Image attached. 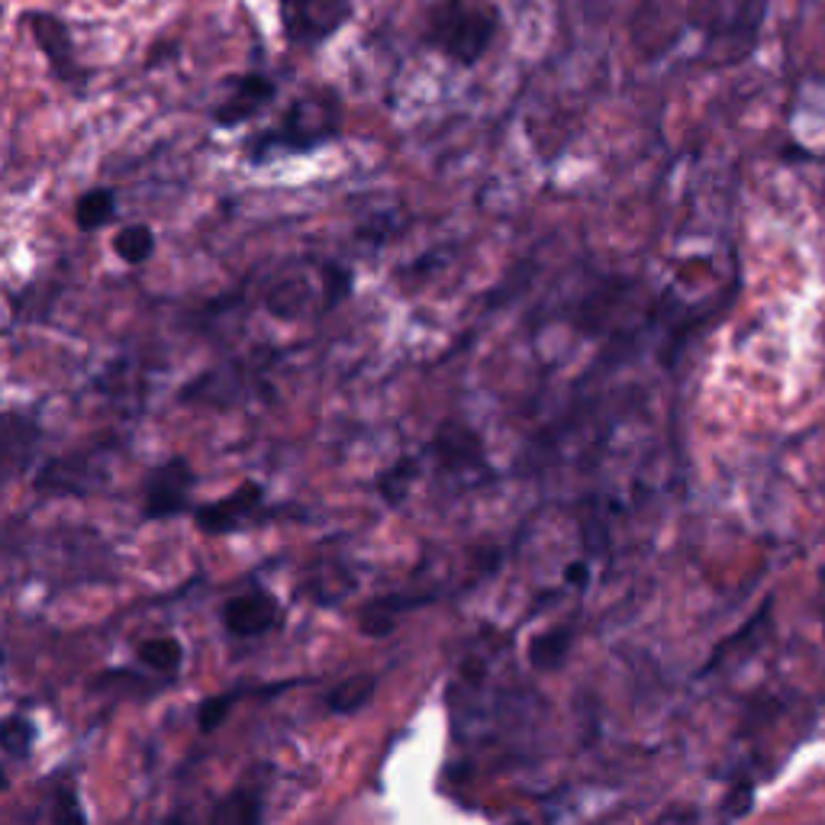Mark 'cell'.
<instances>
[{"label": "cell", "mask_w": 825, "mask_h": 825, "mask_svg": "<svg viewBox=\"0 0 825 825\" xmlns=\"http://www.w3.org/2000/svg\"><path fill=\"white\" fill-rule=\"evenodd\" d=\"M342 133V100L333 88H313L290 100L284 116L265 133L252 136L246 155L252 165H265L284 155H310L329 146Z\"/></svg>", "instance_id": "cell-1"}, {"label": "cell", "mask_w": 825, "mask_h": 825, "mask_svg": "<svg viewBox=\"0 0 825 825\" xmlns=\"http://www.w3.org/2000/svg\"><path fill=\"white\" fill-rule=\"evenodd\" d=\"M500 7L490 0H439L429 7L423 42L461 68H474L500 33Z\"/></svg>", "instance_id": "cell-2"}, {"label": "cell", "mask_w": 825, "mask_h": 825, "mask_svg": "<svg viewBox=\"0 0 825 825\" xmlns=\"http://www.w3.org/2000/svg\"><path fill=\"white\" fill-rule=\"evenodd\" d=\"M352 293V272L342 265L290 268L265 293V310L275 320H303L310 313H329Z\"/></svg>", "instance_id": "cell-3"}, {"label": "cell", "mask_w": 825, "mask_h": 825, "mask_svg": "<svg viewBox=\"0 0 825 825\" xmlns=\"http://www.w3.org/2000/svg\"><path fill=\"white\" fill-rule=\"evenodd\" d=\"M355 13V0H280V26L290 46L320 49Z\"/></svg>", "instance_id": "cell-4"}, {"label": "cell", "mask_w": 825, "mask_h": 825, "mask_svg": "<svg viewBox=\"0 0 825 825\" xmlns=\"http://www.w3.org/2000/svg\"><path fill=\"white\" fill-rule=\"evenodd\" d=\"M113 455H110V446L100 442L93 449H75L68 455H59V459L46 461L42 471L33 477V487L39 493H93V490H103V484L110 480V471H113Z\"/></svg>", "instance_id": "cell-5"}, {"label": "cell", "mask_w": 825, "mask_h": 825, "mask_svg": "<svg viewBox=\"0 0 825 825\" xmlns=\"http://www.w3.org/2000/svg\"><path fill=\"white\" fill-rule=\"evenodd\" d=\"M197 471L184 455H168L142 480V520H175L190 510Z\"/></svg>", "instance_id": "cell-6"}, {"label": "cell", "mask_w": 825, "mask_h": 825, "mask_svg": "<svg viewBox=\"0 0 825 825\" xmlns=\"http://www.w3.org/2000/svg\"><path fill=\"white\" fill-rule=\"evenodd\" d=\"M262 507H265V484L242 480L233 493H226L220 500H207L200 507H190V513H193V526L203 536L220 539V536H233V533H242L246 526H252L259 520Z\"/></svg>", "instance_id": "cell-7"}, {"label": "cell", "mask_w": 825, "mask_h": 825, "mask_svg": "<svg viewBox=\"0 0 825 825\" xmlns=\"http://www.w3.org/2000/svg\"><path fill=\"white\" fill-rule=\"evenodd\" d=\"M220 620L233 639H262L280 626V603L275 593L252 587L246 593L229 597L220 610Z\"/></svg>", "instance_id": "cell-8"}, {"label": "cell", "mask_w": 825, "mask_h": 825, "mask_svg": "<svg viewBox=\"0 0 825 825\" xmlns=\"http://www.w3.org/2000/svg\"><path fill=\"white\" fill-rule=\"evenodd\" d=\"M42 446V426L29 413H0V487L13 484L36 461Z\"/></svg>", "instance_id": "cell-9"}, {"label": "cell", "mask_w": 825, "mask_h": 825, "mask_svg": "<svg viewBox=\"0 0 825 825\" xmlns=\"http://www.w3.org/2000/svg\"><path fill=\"white\" fill-rule=\"evenodd\" d=\"M277 97V85L265 75H236L223 100L213 107V123L220 129H236L242 123H249L252 116H259L272 100Z\"/></svg>", "instance_id": "cell-10"}, {"label": "cell", "mask_w": 825, "mask_h": 825, "mask_svg": "<svg viewBox=\"0 0 825 825\" xmlns=\"http://www.w3.org/2000/svg\"><path fill=\"white\" fill-rule=\"evenodd\" d=\"M29 29H33V39L36 46L42 49V55L49 59L52 72L59 82H78V62H75V42H72V33L68 26L55 16V13H29L26 16Z\"/></svg>", "instance_id": "cell-11"}, {"label": "cell", "mask_w": 825, "mask_h": 825, "mask_svg": "<svg viewBox=\"0 0 825 825\" xmlns=\"http://www.w3.org/2000/svg\"><path fill=\"white\" fill-rule=\"evenodd\" d=\"M242 390H246L242 367L229 362V365L210 367L200 377H193L184 387L178 400L187 403V407H229V403L242 400Z\"/></svg>", "instance_id": "cell-12"}, {"label": "cell", "mask_w": 825, "mask_h": 825, "mask_svg": "<svg viewBox=\"0 0 825 825\" xmlns=\"http://www.w3.org/2000/svg\"><path fill=\"white\" fill-rule=\"evenodd\" d=\"M433 452L442 459V464L449 467H474L480 464V439L461 426V423H446L439 433H436V442H433Z\"/></svg>", "instance_id": "cell-13"}, {"label": "cell", "mask_w": 825, "mask_h": 825, "mask_svg": "<svg viewBox=\"0 0 825 825\" xmlns=\"http://www.w3.org/2000/svg\"><path fill=\"white\" fill-rule=\"evenodd\" d=\"M265 816V800L259 790H249V787H239L233 790L229 797H223L216 803V810L210 813V823L216 825H255L262 823Z\"/></svg>", "instance_id": "cell-14"}, {"label": "cell", "mask_w": 825, "mask_h": 825, "mask_svg": "<svg viewBox=\"0 0 825 825\" xmlns=\"http://www.w3.org/2000/svg\"><path fill=\"white\" fill-rule=\"evenodd\" d=\"M116 220V190L113 187H91L75 200V223L82 233H97Z\"/></svg>", "instance_id": "cell-15"}, {"label": "cell", "mask_w": 825, "mask_h": 825, "mask_svg": "<svg viewBox=\"0 0 825 825\" xmlns=\"http://www.w3.org/2000/svg\"><path fill=\"white\" fill-rule=\"evenodd\" d=\"M155 249H159V239H155V229L149 223H129L113 236V252L129 268L146 265L155 255Z\"/></svg>", "instance_id": "cell-16"}, {"label": "cell", "mask_w": 825, "mask_h": 825, "mask_svg": "<svg viewBox=\"0 0 825 825\" xmlns=\"http://www.w3.org/2000/svg\"><path fill=\"white\" fill-rule=\"evenodd\" d=\"M374 690H377V677L374 674H352V677H346L342 684H336L326 693V707L336 716H352V713H359L367 700L374 697Z\"/></svg>", "instance_id": "cell-17"}, {"label": "cell", "mask_w": 825, "mask_h": 825, "mask_svg": "<svg viewBox=\"0 0 825 825\" xmlns=\"http://www.w3.org/2000/svg\"><path fill=\"white\" fill-rule=\"evenodd\" d=\"M39 729L26 713H10L7 720H0V751L13 761H26L36 748Z\"/></svg>", "instance_id": "cell-18"}, {"label": "cell", "mask_w": 825, "mask_h": 825, "mask_svg": "<svg viewBox=\"0 0 825 825\" xmlns=\"http://www.w3.org/2000/svg\"><path fill=\"white\" fill-rule=\"evenodd\" d=\"M571 645H574V629L571 626H554V629L533 639V645H529V664L536 671H554L567 658Z\"/></svg>", "instance_id": "cell-19"}, {"label": "cell", "mask_w": 825, "mask_h": 825, "mask_svg": "<svg viewBox=\"0 0 825 825\" xmlns=\"http://www.w3.org/2000/svg\"><path fill=\"white\" fill-rule=\"evenodd\" d=\"M136 658H139V664L149 667V671L172 674V671L182 667L184 645L182 639H175V636H155V639H146V642L136 645Z\"/></svg>", "instance_id": "cell-20"}, {"label": "cell", "mask_w": 825, "mask_h": 825, "mask_svg": "<svg viewBox=\"0 0 825 825\" xmlns=\"http://www.w3.org/2000/svg\"><path fill=\"white\" fill-rule=\"evenodd\" d=\"M233 703H236V693H220V697L203 700V703L197 707V729H200V733H216V729L226 723Z\"/></svg>", "instance_id": "cell-21"}, {"label": "cell", "mask_w": 825, "mask_h": 825, "mask_svg": "<svg viewBox=\"0 0 825 825\" xmlns=\"http://www.w3.org/2000/svg\"><path fill=\"white\" fill-rule=\"evenodd\" d=\"M410 477H413V461H400L397 467H390L387 474H380V480H377L380 497H384L387 503H397V500L403 497Z\"/></svg>", "instance_id": "cell-22"}, {"label": "cell", "mask_w": 825, "mask_h": 825, "mask_svg": "<svg viewBox=\"0 0 825 825\" xmlns=\"http://www.w3.org/2000/svg\"><path fill=\"white\" fill-rule=\"evenodd\" d=\"M59 810L52 813V820H59V823H85L88 816H85V810H82V803L75 800V793L72 790H59Z\"/></svg>", "instance_id": "cell-23"}, {"label": "cell", "mask_w": 825, "mask_h": 825, "mask_svg": "<svg viewBox=\"0 0 825 825\" xmlns=\"http://www.w3.org/2000/svg\"><path fill=\"white\" fill-rule=\"evenodd\" d=\"M564 577H567V584L587 587V580H590V567H587L584 561H571V564H567V571H564Z\"/></svg>", "instance_id": "cell-24"}, {"label": "cell", "mask_w": 825, "mask_h": 825, "mask_svg": "<svg viewBox=\"0 0 825 825\" xmlns=\"http://www.w3.org/2000/svg\"><path fill=\"white\" fill-rule=\"evenodd\" d=\"M10 787V777H7V771L0 767V790H7Z\"/></svg>", "instance_id": "cell-25"}]
</instances>
